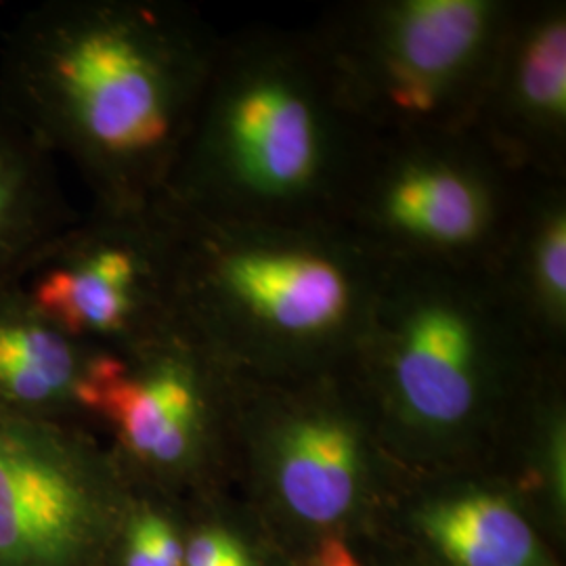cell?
Wrapping results in <instances>:
<instances>
[{"mask_svg": "<svg viewBox=\"0 0 566 566\" xmlns=\"http://www.w3.org/2000/svg\"><path fill=\"white\" fill-rule=\"evenodd\" d=\"M250 565L245 549L235 537L223 531L198 533L182 554V566H243Z\"/></svg>", "mask_w": 566, "mask_h": 566, "instance_id": "17", "label": "cell"}, {"mask_svg": "<svg viewBox=\"0 0 566 566\" xmlns=\"http://www.w3.org/2000/svg\"><path fill=\"white\" fill-rule=\"evenodd\" d=\"M502 0H380L315 34L374 139L468 133L512 13Z\"/></svg>", "mask_w": 566, "mask_h": 566, "instance_id": "4", "label": "cell"}, {"mask_svg": "<svg viewBox=\"0 0 566 566\" xmlns=\"http://www.w3.org/2000/svg\"><path fill=\"white\" fill-rule=\"evenodd\" d=\"M428 539L453 566H537L539 546L525 516L504 497L470 493L428 507Z\"/></svg>", "mask_w": 566, "mask_h": 566, "instance_id": "15", "label": "cell"}, {"mask_svg": "<svg viewBox=\"0 0 566 566\" xmlns=\"http://www.w3.org/2000/svg\"><path fill=\"white\" fill-rule=\"evenodd\" d=\"M21 285L46 319L91 346L120 350L172 324L154 203L135 212L93 208Z\"/></svg>", "mask_w": 566, "mask_h": 566, "instance_id": "7", "label": "cell"}, {"mask_svg": "<svg viewBox=\"0 0 566 566\" xmlns=\"http://www.w3.org/2000/svg\"><path fill=\"white\" fill-rule=\"evenodd\" d=\"M518 344L539 343L493 264L399 261L386 264L355 357L378 365L405 424L447 437L474 422L493 365Z\"/></svg>", "mask_w": 566, "mask_h": 566, "instance_id": "5", "label": "cell"}, {"mask_svg": "<svg viewBox=\"0 0 566 566\" xmlns=\"http://www.w3.org/2000/svg\"><path fill=\"white\" fill-rule=\"evenodd\" d=\"M308 566H361L343 539H325Z\"/></svg>", "mask_w": 566, "mask_h": 566, "instance_id": "18", "label": "cell"}, {"mask_svg": "<svg viewBox=\"0 0 566 566\" xmlns=\"http://www.w3.org/2000/svg\"><path fill=\"white\" fill-rule=\"evenodd\" d=\"M371 143L315 32L221 41L160 200L229 219L338 221Z\"/></svg>", "mask_w": 566, "mask_h": 566, "instance_id": "2", "label": "cell"}, {"mask_svg": "<svg viewBox=\"0 0 566 566\" xmlns=\"http://www.w3.org/2000/svg\"><path fill=\"white\" fill-rule=\"evenodd\" d=\"M493 269L539 344L566 332V200L560 181L533 179Z\"/></svg>", "mask_w": 566, "mask_h": 566, "instance_id": "13", "label": "cell"}, {"mask_svg": "<svg viewBox=\"0 0 566 566\" xmlns=\"http://www.w3.org/2000/svg\"><path fill=\"white\" fill-rule=\"evenodd\" d=\"M219 39L166 0H49L0 51V107L76 168L93 208L158 202L198 116Z\"/></svg>", "mask_w": 566, "mask_h": 566, "instance_id": "1", "label": "cell"}, {"mask_svg": "<svg viewBox=\"0 0 566 566\" xmlns=\"http://www.w3.org/2000/svg\"><path fill=\"white\" fill-rule=\"evenodd\" d=\"M99 346L46 319L21 283L0 285V411L55 422L78 407V388Z\"/></svg>", "mask_w": 566, "mask_h": 566, "instance_id": "12", "label": "cell"}, {"mask_svg": "<svg viewBox=\"0 0 566 566\" xmlns=\"http://www.w3.org/2000/svg\"><path fill=\"white\" fill-rule=\"evenodd\" d=\"M531 181L472 133L374 139L338 221L388 263H493Z\"/></svg>", "mask_w": 566, "mask_h": 566, "instance_id": "6", "label": "cell"}, {"mask_svg": "<svg viewBox=\"0 0 566 566\" xmlns=\"http://www.w3.org/2000/svg\"><path fill=\"white\" fill-rule=\"evenodd\" d=\"M99 465L51 420L0 411V566H70L91 542Z\"/></svg>", "mask_w": 566, "mask_h": 566, "instance_id": "9", "label": "cell"}, {"mask_svg": "<svg viewBox=\"0 0 566 566\" xmlns=\"http://www.w3.org/2000/svg\"><path fill=\"white\" fill-rule=\"evenodd\" d=\"M217 365L172 319L120 350L99 348L78 388V407L102 416L133 460L179 470L202 451L210 413L208 378Z\"/></svg>", "mask_w": 566, "mask_h": 566, "instance_id": "8", "label": "cell"}, {"mask_svg": "<svg viewBox=\"0 0 566 566\" xmlns=\"http://www.w3.org/2000/svg\"><path fill=\"white\" fill-rule=\"evenodd\" d=\"M182 554L185 547L164 518L145 514L135 521L128 537L126 566H182Z\"/></svg>", "mask_w": 566, "mask_h": 566, "instance_id": "16", "label": "cell"}, {"mask_svg": "<svg viewBox=\"0 0 566 566\" xmlns=\"http://www.w3.org/2000/svg\"><path fill=\"white\" fill-rule=\"evenodd\" d=\"M172 319L221 365L355 355L388 261L348 227L254 221L158 200Z\"/></svg>", "mask_w": 566, "mask_h": 566, "instance_id": "3", "label": "cell"}, {"mask_svg": "<svg viewBox=\"0 0 566 566\" xmlns=\"http://www.w3.org/2000/svg\"><path fill=\"white\" fill-rule=\"evenodd\" d=\"M76 219L55 158L0 107V285L23 283Z\"/></svg>", "mask_w": 566, "mask_h": 566, "instance_id": "14", "label": "cell"}, {"mask_svg": "<svg viewBox=\"0 0 566 566\" xmlns=\"http://www.w3.org/2000/svg\"><path fill=\"white\" fill-rule=\"evenodd\" d=\"M266 460L283 504L313 525L340 521L364 486V434L329 407H303L273 426Z\"/></svg>", "mask_w": 566, "mask_h": 566, "instance_id": "11", "label": "cell"}, {"mask_svg": "<svg viewBox=\"0 0 566 566\" xmlns=\"http://www.w3.org/2000/svg\"><path fill=\"white\" fill-rule=\"evenodd\" d=\"M243 566H252V563H250V565H243Z\"/></svg>", "mask_w": 566, "mask_h": 566, "instance_id": "19", "label": "cell"}, {"mask_svg": "<svg viewBox=\"0 0 566 566\" xmlns=\"http://www.w3.org/2000/svg\"><path fill=\"white\" fill-rule=\"evenodd\" d=\"M516 172L563 181L566 149V11L514 4L470 130Z\"/></svg>", "mask_w": 566, "mask_h": 566, "instance_id": "10", "label": "cell"}]
</instances>
